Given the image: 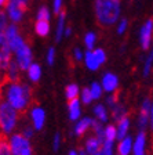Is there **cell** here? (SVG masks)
<instances>
[{"label": "cell", "instance_id": "obj_1", "mask_svg": "<svg viewBox=\"0 0 153 155\" xmlns=\"http://www.w3.org/2000/svg\"><path fill=\"white\" fill-rule=\"evenodd\" d=\"M0 90H2V100L8 103L18 112H28V110L32 107L33 91L32 87L25 82L3 81L0 82Z\"/></svg>", "mask_w": 153, "mask_h": 155}, {"label": "cell", "instance_id": "obj_2", "mask_svg": "<svg viewBox=\"0 0 153 155\" xmlns=\"http://www.w3.org/2000/svg\"><path fill=\"white\" fill-rule=\"evenodd\" d=\"M97 22L104 28L116 25L120 19L121 0H94Z\"/></svg>", "mask_w": 153, "mask_h": 155}, {"label": "cell", "instance_id": "obj_3", "mask_svg": "<svg viewBox=\"0 0 153 155\" xmlns=\"http://www.w3.org/2000/svg\"><path fill=\"white\" fill-rule=\"evenodd\" d=\"M21 115L15 108L6 103L4 100L0 101V136L8 137L17 132L21 122Z\"/></svg>", "mask_w": 153, "mask_h": 155}, {"label": "cell", "instance_id": "obj_4", "mask_svg": "<svg viewBox=\"0 0 153 155\" xmlns=\"http://www.w3.org/2000/svg\"><path fill=\"white\" fill-rule=\"evenodd\" d=\"M13 155H33L30 140L26 139L21 132H15L7 137Z\"/></svg>", "mask_w": 153, "mask_h": 155}, {"label": "cell", "instance_id": "obj_5", "mask_svg": "<svg viewBox=\"0 0 153 155\" xmlns=\"http://www.w3.org/2000/svg\"><path fill=\"white\" fill-rule=\"evenodd\" d=\"M105 104L108 105L109 111H110V119L113 120V123H117L119 120H121L123 118L128 116V110L126 104L120 100V96L117 93L115 94H108L105 100Z\"/></svg>", "mask_w": 153, "mask_h": 155}, {"label": "cell", "instance_id": "obj_6", "mask_svg": "<svg viewBox=\"0 0 153 155\" xmlns=\"http://www.w3.org/2000/svg\"><path fill=\"white\" fill-rule=\"evenodd\" d=\"M14 60V53L6 40V36H0V82H3L4 74Z\"/></svg>", "mask_w": 153, "mask_h": 155}, {"label": "cell", "instance_id": "obj_7", "mask_svg": "<svg viewBox=\"0 0 153 155\" xmlns=\"http://www.w3.org/2000/svg\"><path fill=\"white\" fill-rule=\"evenodd\" d=\"M14 61L18 64V67L24 72L33 64V51L28 42L14 51Z\"/></svg>", "mask_w": 153, "mask_h": 155}, {"label": "cell", "instance_id": "obj_8", "mask_svg": "<svg viewBox=\"0 0 153 155\" xmlns=\"http://www.w3.org/2000/svg\"><path fill=\"white\" fill-rule=\"evenodd\" d=\"M138 42L142 50L149 51L153 43V18L146 19L138 32Z\"/></svg>", "mask_w": 153, "mask_h": 155}, {"label": "cell", "instance_id": "obj_9", "mask_svg": "<svg viewBox=\"0 0 153 155\" xmlns=\"http://www.w3.org/2000/svg\"><path fill=\"white\" fill-rule=\"evenodd\" d=\"M4 36H6V40H7V43H8V46L11 47L13 53L15 51L17 48H19L22 45L26 43L25 38L22 36V33L19 31V26L17 25V24L10 22V25L7 26L6 32H4Z\"/></svg>", "mask_w": 153, "mask_h": 155}, {"label": "cell", "instance_id": "obj_10", "mask_svg": "<svg viewBox=\"0 0 153 155\" xmlns=\"http://www.w3.org/2000/svg\"><path fill=\"white\" fill-rule=\"evenodd\" d=\"M150 108H152V98L145 97L139 105L137 115V127L138 130H146L150 122Z\"/></svg>", "mask_w": 153, "mask_h": 155}, {"label": "cell", "instance_id": "obj_11", "mask_svg": "<svg viewBox=\"0 0 153 155\" xmlns=\"http://www.w3.org/2000/svg\"><path fill=\"white\" fill-rule=\"evenodd\" d=\"M28 115H29V122L35 127L36 132L43 130L46 120H47V112H46L44 108L40 105H32L28 110Z\"/></svg>", "mask_w": 153, "mask_h": 155}, {"label": "cell", "instance_id": "obj_12", "mask_svg": "<svg viewBox=\"0 0 153 155\" xmlns=\"http://www.w3.org/2000/svg\"><path fill=\"white\" fill-rule=\"evenodd\" d=\"M101 86L104 89V91L108 94H115L119 91V86H120V79L116 74L108 71L101 76Z\"/></svg>", "mask_w": 153, "mask_h": 155}, {"label": "cell", "instance_id": "obj_13", "mask_svg": "<svg viewBox=\"0 0 153 155\" xmlns=\"http://www.w3.org/2000/svg\"><path fill=\"white\" fill-rule=\"evenodd\" d=\"M4 11H6L7 17H8L10 22L17 24V25L22 22L24 18H25V14H26V8L13 3V2H10V0H8V3H7L6 8H4Z\"/></svg>", "mask_w": 153, "mask_h": 155}, {"label": "cell", "instance_id": "obj_14", "mask_svg": "<svg viewBox=\"0 0 153 155\" xmlns=\"http://www.w3.org/2000/svg\"><path fill=\"white\" fill-rule=\"evenodd\" d=\"M132 155H148V134L145 130H138L134 136Z\"/></svg>", "mask_w": 153, "mask_h": 155}, {"label": "cell", "instance_id": "obj_15", "mask_svg": "<svg viewBox=\"0 0 153 155\" xmlns=\"http://www.w3.org/2000/svg\"><path fill=\"white\" fill-rule=\"evenodd\" d=\"M94 123V116H81L77 122H75L73 134L76 137H84L88 132H91Z\"/></svg>", "mask_w": 153, "mask_h": 155}, {"label": "cell", "instance_id": "obj_16", "mask_svg": "<svg viewBox=\"0 0 153 155\" xmlns=\"http://www.w3.org/2000/svg\"><path fill=\"white\" fill-rule=\"evenodd\" d=\"M81 116H83V104H81L80 98H75V100L68 101V118L75 123Z\"/></svg>", "mask_w": 153, "mask_h": 155}, {"label": "cell", "instance_id": "obj_17", "mask_svg": "<svg viewBox=\"0 0 153 155\" xmlns=\"http://www.w3.org/2000/svg\"><path fill=\"white\" fill-rule=\"evenodd\" d=\"M132 145H134V137L131 134L126 136L124 139L116 143V155H132Z\"/></svg>", "mask_w": 153, "mask_h": 155}, {"label": "cell", "instance_id": "obj_18", "mask_svg": "<svg viewBox=\"0 0 153 155\" xmlns=\"http://www.w3.org/2000/svg\"><path fill=\"white\" fill-rule=\"evenodd\" d=\"M66 11L62 10L59 14L57 15V25H55V42L59 43L62 39L65 38V29H66Z\"/></svg>", "mask_w": 153, "mask_h": 155}, {"label": "cell", "instance_id": "obj_19", "mask_svg": "<svg viewBox=\"0 0 153 155\" xmlns=\"http://www.w3.org/2000/svg\"><path fill=\"white\" fill-rule=\"evenodd\" d=\"M93 116L97 120L102 123H108L110 119V111H109L108 105L102 103H97L93 107Z\"/></svg>", "mask_w": 153, "mask_h": 155}, {"label": "cell", "instance_id": "obj_20", "mask_svg": "<svg viewBox=\"0 0 153 155\" xmlns=\"http://www.w3.org/2000/svg\"><path fill=\"white\" fill-rule=\"evenodd\" d=\"M83 147H84V148H86V151L88 152L90 155H94V154H97V152H98V151H101V147H102V140L99 139L98 136H95V134L87 136L86 139H84Z\"/></svg>", "mask_w": 153, "mask_h": 155}, {"label": "cell", "instance_id": "obj_21", "mask_svg": "<svg viewBox=\"0 0 153 155\" xmlns=\"http://www.w3.org/2000/svg\"><path fill=\"white\" fill-rule=\"evenodd\" d=\"M83 64H84V67L91 72L98 71L99 68L102 67L101 62H99V60L97 58V55L94 54V50H86V51H84Z\"/></svg>", "mask_w": 153, "mask_h": 155}, {"label": "cell", "instance_id": "obj_22", "mask_svg": "<svg viewBox=\"0 0 153 155\" xmlns=\"http://www.w3.org/2000/svg\"><path fill=\"white\" fill-rule=\"evenodd\" d=\"M22 69L18 67L15 61H11L10 67L7 68L6 74H4V79L3 81H10V82H15V81H21V74H22Z\"/></svg>", "mask_w": 153, "mask_h": 155}, {"label": "cell", "instance_id": "obj_23", "mask_svg": "<svg viewBox=\"0 0 153 155\" xmlns=\"http://www.w3.org/2000/svg\"><path fill=\"white\" fill-rule=\"evenodd\" d=\"M25 74H26V78H28V81L30 82V83H37V82H40V79H42L43 71H42V67H40L37 62H33V64L25 71Z\"/></svg>", "mask_w": 153, "mask_h": 155}, {"label": "cell", "instance_id": "obj_24", "mask_svg": "<svg viewBox=\"0 0 153 155\" xmlns=\"http://www.w3.org/2000/svg\"><path fill=\"white\" fill-rule=\"evenodd\" d=\"M116 129H117V141L130 134V129H131L130 116H126V118H123L121 120H119V122L116 123Z\"/></svg>", "mask_w": 153, "mask_h": 155}, {"label": "cell", "instance_id": "obj_25", "mask_svg": "<svg viewBox=\"0 0 153 155\" xmlns=\"http://www.w3.org/2000/svg\"><path fill=\"white\" fill-rule=\"evenodd\" d=\"M35 32H36V35L40 36V38H47L51 32L50 21H39V19H36Z\"/></svg>", "mask_w": 153, "mask_h": 155}, {"label": "cell", "instance_id": "obj_26", "mask_svg": "<svg viewBox=\"0 0 153 155\" xmlns=\"http://www.w3.org/2000/svg\"><path fill=\"white\" fill-rule=\"evenodd\" d=\"M102 141H117V129H116V123H106L105 125Z\"/></svg>", "mask_w": 153, "mask_h": 155}, {"label": "cell", "instance_id": "obj_27", "mask_svg": "<svg viewBox=\"0 0 153 155\" xmlns=\"http://www.w3.org/2000/svg\"><path fill=\"white\" fill-rule=\"evenodd\" d=\"M153 74V47H150L148 55L145 57L144 64H142V75L144 78H149Z\"/></svg>", "mask_w": 153, "mask_h": 155}, {"label": "cell", "instance_id": "obj_28", "mask_svg": "<svg viewBox=\"0 0 153 155\" xmlns=\"http://www.w3.org/2000/svg\"><path fill=\"white\" fill-rule=\"evenodd\" d=\"M80 91H81V89H80V86L77 83H69V84H66V87H65V97H66L68 101L79 98Z\"/></svg>", "mask_w": 153, "mask_h": 155}, {"label": "cell", "instance_id": "obj_29", "mask_svg": "<svg viewBox=\"0 0 153 155\" xmlns=\"http://www.w3.org/2000/svg\"><path fill=\"white\" fill-rule=\"evenodd\" d=\"M90 89V93H91V96H93V100L94 101H99L104 97V89H102L101 83L99 82H93V83L88 86Z\"/></svg>", "mask_w": 153, "mask_h": 155}, {"label": "cell", "instance_id": "obj_30", "mask_svg": "<svg viewBox=\"0 0 153 155\" xmlns=\"http://www.w3.org/2000/svg\"><path fill=\"white\" fill-rule=\"evenodd\" d=\"M97 42H98V36L95 32L90 31L84 35V46H86L87 50H94L97 47Z\"/></svg>", "mask_w": 153, "mask_h": 155}, {"label": "cell", "instance_id": "obj_31", "mask_svg": "<svg viewBox=\"0 0 153 155\" xmlns=\"http://www.w3.org/2000/svg\"><path fill=\"white\" fill-rule=\"evenodd\" d=\"M36 19L39 21H50L51 19V10L48 8L46 4L39 7L37 13H36Z\"/></svg>", "mask_w": 153, "mask_h": 155}, {"label": "cell", "instance_id": "obj_32", "mask_svg": "<svg viewBox=\"0 0 153 155\" xmlns=\"http://www.w3.org/2000/svg\"><path fill=\"white\" fill-rule=\"evenodd\" d=\"M116 143L117 141H102V155H116Z\"/></svg>", "mask_w": 153, "mask_h": 155}, {"label": "cell", "instance_id": "obj_33", "mask_svg": "<svg viewBox=\"0 0 153 155\" xmlns=\"http://www.w3.org/2000/svg\"><path fill=\"white\" fill-rule=\"evenodd\" d=\"M79 98H80V101H81V104H83V105H90V104L94 103L93 96H91V93H90V89H88V87H84V89H81Z\"/></svg>", "mask_w": 153, "mask_h": 155}, {"label": "cell", "instance_id": "obj_34", "mask_svg": "<svg viewBox=\"0 0 153 155\" xmlns=\"http://www.w3.org/2000/svg\"><path fill=\"white\" fill-rule=\"evenodd\" d=\"M0 155H13L8 144V139L0 136Z\"/></svg>", "mask_w": 153, "mask_h": 155}, {"label": "cell", "instance_id": "obj_35", "mask_svg": "<svg viewBox=\"0 0 153 155\" xmlns=\"http://www.w3.org/2000/svg\"><path fill=\"white\" fill-rule=\"evenodd\" d=\"M8 25H10V19H8V17H7L6 11H4V10H0V36L4 35V32H6V29Z\"/></svg>", "mask_w": 153, "mask_h": 155}, {"label": "cell", "instance_id": "obj_36", "mask_svg": "<svg viewBox=\"0 0 153 155\" xmlns=\"http://www.w3.org/2000/svg\"><path fill=\"white\" fill-rule=\"evenodd\" d=\"M128 29V19L127 18H120L119 19V22L116 24V33H117L119 36L124 35L126 32H127Z\"/></svg>", "mask_w": 153, "mask_h": 155}, {"label": "cell", "instance_id": "obj_37", "mask_svg": "<svg viewBox=\"0 0 153 155\" xmlns=\"http://www.w3.org/2000/svg\"><path fill=\"white\" fill-rule=\"evenodd\" d=\"M55 57H57V50H55L54 46H51V47H48L47 53H46V62H47V65L53 67L55 64Z\"/></svg>", "mask_w": 153, "mask_h": 155}, {"label": "cell", "instance_id": "obj_38", "mask_svg": "<svg viewBox=\"0 0 153 155\" xmlns=\"http://www.w3.org/2000/svg\"><path fill=\"white\" fill-rule=\"evenodd\" d=\"M35 132H36L35 127H33L30 123H29V125H24L22 129H21V133H22V134L25 136L26 139H29V140H30L33 136H35Z\"/></svg>", "mask_w": 153, "mask_h": 155}, {"label": "cell", "instance_id": "obj_39", "mask_svg": "<svg viewBox=\"0 0 153 155\" xmlns=\"http://www.w3.org/2000/svg\"><path fill=\"white\" fill-rule=\"evenodd\" d=\"M61 145H62V136L59 133H55L54 137H53V150L55 152H58L61 148Z\"/></svg>", "mask_w": 153, "mask_h": 155}, {"label": "cell", "instance_id": "obj_40", "mask_svg": "<svg viewBox=\"0 0 153 155\" xmlns=\"http://www.w3.org/2000/svg\"><path fill=\"white\" fill-rule=\"evenodd\" d=\"M73 60L77 62H83V58H84V51L81 50L80 47H75L73 48Z\"/></svg>", "mask_w": 153, "mask_h": 155}, {"label": "cell", "instance_id": "obj_41", "mask_svg": "<svg viewBox=\"0 0 153 155\" xmlns=\"http://www.w3.org/2000/svg\"><path fill=\"white\" fill-rule=\"evenodd\" d=\"M64 10V0H53V11L54 14H59Z\"/></svg>", "mask_w": 153, "mask_h": 155}, {"label": "cell", "instance_id": "obj_42", "mask_svg": "<svg viewBox=\"0 0 153 155\" xmlns=\"http://www.w3.org/2000/svg\"><path fill=\"white\" fill-rule=\"evenodd\" d=\"M10 2H13V3L18 4V6L24 7V8H26V10H28L29 3H30V0H10Z\"/></svg>", "mask_w": 153, "mask_h": 155}, {"label": "cell", "instance_id": "obj_43", "mask_svg": "<svg viewBox=\"0 0 153 155\" xmlns=\"http://www.w3.org/2000/svg\"><path fill=\"white\" fill-rule=\"evenodd\" d=\"M149 129L153 132V98H152V108H150V122H149Z\"/></svg>", "mask_w": 153, "mask_h": 155}, {"label": "cell", "instance_id": "obj_44", "mask_svg": "<svg viewBox=\"0 0 153 155\" xmlns=\"http://www.w3.org/2000/svg\"><path fill=\"white\" fill-rule=\"evenodd\" d=\"M72 32H73L72 26H66V29H65V38H70V36H72Z\"/></svg>", "mask_w": 153, "mask_h": 155}, {"label": "cell", "instance_id": "obj_45", "mask_svg": "<svg viewBox=\"0 0 153 155\" xmlns=\"http://www.w3.org/2000/svg\"><path fill=\"white\" fill-rule=\"evenodd\" d=\"M77 151H79V155H90L88 152L86 151V148H84L83 145H81V147H80V148H77Z\"/></svg>", "mask_w": 153, "mask_h": 155}, {"label": "cell", "instance_id": "obj_46", "mask_svg": "<svg viewBox=\"0 0 153 155\" xmlns=\"http://www.w3.org/2000/svg\"><path fill=\"white\" fill-rule=\"evenodd\" d=\"M8 3V0H0V10H4Z\"/></svg>", "mask_w": 153, "mask_h": 155}, {"label": "cell", "instance_id": "obj_47", "mask_svg": "<svg viewBox=\"0 0 153 155\" xmlns=\"http://www.w3.org/2000/svg\"><path fill=\"white\" fill-rule=\"evenodd\" d=\"M68 155H79V151H77V150H70V151L68 152Z\"/></svg>", "mask_w": 153, "mask_h": 155}, {"label": "cell", "instance_id": "obj_48", "mask_svg": "<svg viewBox=\"0 0 153 155\" xmlns=\"http://www.w3.org/2000/svg\"><path fill=\"white\" fill-rule=\"evenodd\" d=\"M0 101H2V90H0Z\"/></svg>", "mask_w": 153, "mask_h": 155}, {"label": "cell", "instance_id": "obj_49", "mask_svg": "<svg viewBox=\"0 0 153 155\" xmlns=\"http://www.w3.org/2000/svg\"><path fill=\"white\" fill-rule=\"evenodd\" d=\"M152 150H153V148H152Z\"/></svg>", "mask_w": 153, "mask_h": 155}]
</instances>
